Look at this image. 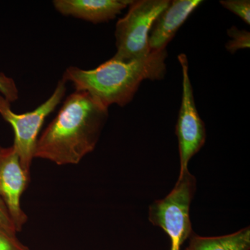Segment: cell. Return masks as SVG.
Here are the masks:
<instances>
[{"label": "cell", "mask_w": 250, "mask_h": 250, "mask_svg": "<svg viewBox=\"0 0 250 250\" xmlns=\"http://www.w3.org/2000/svg\"><path fill=\"white\" fill-rule=\"evenodd\" d=\"M108 108L89 93L75 90L38 139L34 158L59 166L79 164L95 149Z\"/></svg>", "instance_id": "obj_1"}, {"label": "cell", "mask_w": 250, "mask_h": 250, "mask_svg": "<svg viewBox=\"0 0 250 250\" xmlns=\"http://www.w3.org/2000/svg\"><path fill=\"white\" fill-rule=\"evenodd\" d=\"M167 55L166 49L130 62L113 57L93 70L70 67L62 80L71 82L75 90L89 93L106 107L124 106L133 100L143 81L164 80Z\"/></svg>", "instance_id": "obj_2"}, {"label": "cell", "mask_w": 250, "mask_h": 250, "mask_svg": "<svg viewBox=\"0 0 250 250\" xmlns=\"http://www.w3.org/2000/svg\"><path fill=\"white\" fill-rule=\"evenodd\" d=\"M169 3V0L132 1L128 12L117 22V52L113 57L125 62L146 58L151 53L149 34L153 23Z\"/></svg>", "instance_id": "obj_3"}, {"label": "cell", "mask_w": 250, "mask_h": 250, "mask_svg": "<svg viewBox=\"0 0 250 250\" xmlns=\"http://www.w3.org/2000/svg\"><path fill=\"white\" fill-rule=\"evenodd\" d=\"M66 82L60 80L48 100L34 111L17 114L11 110V103L0 95V115L9 123L14 131L13 145L23 169L30 174L31 163L34 158L38 136L45 118L54 111L65 96Z\"/></svg>", "instance_id": "obj_4"}, {"label": "cell", "mask_w": 250, "mask_h": 250, "mask_svg": "<svg viewBox=\"0 0 250 250\" xmlns=\"http://www.w3.org/2000/svg\"><path fill=\"white\" fill-rule=\"evenodd\" d=\"M178 60L182 71V96L175 134L179 143V172H182L188 169L189 161L203 147L207 132L205 123L200 118L195 105L187 55L179 54Z\"/></svg>", "instance_id": "obj_5"}, {"label": "cell", "mask_w": 250, "mask_h": 250, "mask_svg": "<svg viewBox=\"0 0 250 250\" xmlns=\"http://www.w3.org/2000/svg\"><path fill=\"white\" fill-rule=\"evenodd\" d=\"M30 182V174L24 171L14 146L0 147V198L4 202L17 232L27 223V216L21 199Z\"/></svg>", "instance_id": "obj_6"}, {"label": "cell", "mask_w": 250, "mask_h": 250, "mask_svg": "<svg viewBox=\"0 0 250 250\" xmlns=\"http://www.w3.org/2000/svg\"><path fill=\"white\" fill-rule=\"evenodd\" d=\"M201 0H172L153 23L149 34L151 52L166 50L176 33L194 11L202 4Z\"/></svg>", "instance_id": "obj_7"}, {"label": "cell", "mask_w": 250, "mask_h": 250, "mask_svg": "<svg viewBox=\"0 0 250 250\" xmlns=\"http://www.w3.org/2000/svg\"><path fill=\"white\" fill-rule=\"evenodd\" d=\"M132 0H55L60 14L95 23L108 22L129 6Z\"/></svg>", "instance_id": "obj_8"}, {"label": "cell", "mask_w": 250, "mask_h": 250, "mask_svg": "<svg viewBox=\"0 0 250 250\" xmlns=\"http://www.w3.org/2000/svg\"><path fill=\"white\" fill-rule=\"evenodd\" d=\"M250 227L230 234L204 237L192 233L184 250H250Z\"/></svg>", "instance_id": "obj_9"}, {"label": "cell", "mask_w": 250, "mask_h": 250, "mask_svg": "<svg viewBox=\"0 0 250 250\" xmlns=\"http://www.w3.org/2000/svg\"><path fill=\"white\" fill-rule=\"evenodd\" d=\"M228 34L230 40L225 45V48L229 53H236L239 49H249L250 47V33L241 30L235 26L228 29Z\"/></svg>", "instance_id": "obj_10"}, {"label": "cell", "mask_w": 250, "mask_h": 250, "mask_svg": "<svg viewBox=\"0 0 250 250\" xmlns=\"http://www.w3.org/2000/svg\"><path fill=\"white\" fill-rule=\"evenodd\" d=\"M220 4L236 15L248 25L250 24V0H222Z\"/></svg>", "instance_id": "obj_11"}, {"label": "cell", "mask_w": 250, "mask_h": 250, "mask_svg": "<svg viewBox=\"0 0 250 250\" xmlns=\"http://www.w3.org/2000/svg\"><path fill=\"white\" fill-rule=\"evenodd\" d=\"M0 93L10 103L16 101L19 96L17 85L14 80L3 73H0Z\"/></svg>", "instance_id": "obj_12"}, {"label": "cell", "mask_w": 250, "mask_h": 250, "mask_svg": "<svg viewBox=\"0 0 250 250\" xmlns=\"http://www.w3.org/2000/svg\"><path fill=\"white\" fill-rule=\"evenodd\" d=\"M0 250H30L16 236L9 234L0 228Z\"/></svg>", "instance_id": "obj_13"}, {"label": "cell", "mask_w": 250, "mask_h": 250, "mask_svg": "<svg viewBox=\"0 0 250 250\" xmlns=\"http://www.w3.org/2000/svg\"><path fill=\"white\" fill-rule=\"evenodd\" d=\"M0 228L9 234L16 236V228L4 202L0 198Z\"/></svg>", "instance_id": "obj_14"}]
</instances>
